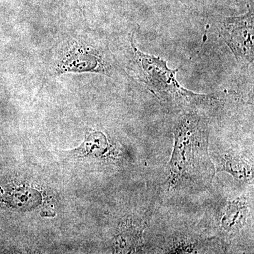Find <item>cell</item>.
<instances>
[{
	"mask_svg": "<svg viewBox=\"0 0 254 254\" xmlns=\"http://www.w3.org/2000/svg\"><path fill=\"white\" fill-rule=\"evenodd\" d=\"M194 1H198V2H205V1H215V0H194Z\"/></svg>",
	"mask_w": 254,
	"mask_h": 254,
	"instance_id": "52a82bcc",
	"label": "cell"
},
{
	"mask_svg": "<svg viewBox=\"0 0 254 254\" xmlns=\"http://www.w3.org/2000/svg\"><path fill=\"white\" fill-rule=\"evenodd\" d=\"M133 58L144 85L158 98L180 107L193 108L197 105L216 100L213 95H200L189 91L176 78L177 69H171L167 62L159 57L143 53L131 41Z\"/></svg>",
	"mask_w": 254,
	"mask_h": 254,
	"instance_id": "7a4b0ae2",
	"label": "cell"
},
{
	"mask_svg": "<svg viewBox=\"0 0 254 254\" xmlns=\"http://www.w3.org/2000/svg\"><path fill=\"white\" fill-rule=\"evenodd\" d=\"M88 152L95 155L103 154L106 151L107 140L101 133H95L88 138L86 143Z\"/></svg>",
	"mask_w": 254,
	"mask_h": 254,
	"instance_id": "8992f818",
	"label": "cell"
},
{
	"mask_svg": "<svg viewBox=\"0 0 254 254\" xmlns=\"http://www.w3.org/2000/svg\"><path fill=\"white\" fill-rule=\"evenodd\" d=\"M175 147L169 168V187H206L211 183L215 166L209 158L206 120L193 108L179 119L175 128Z\"/></svg>",
	"mask_w": 254,
	"mask_h": 254,
	"instance_id": "6da1fadb",
	"label": "cell"
},
{
	"mask_svg": "<svg viewBox=\"0 0 254 254\" xmlns=\"http://www.w3.org/2000/svg\"><path fill=\"white\" fill-rule=\"evenodd\" d=\"M248 212V202L244 197L229 202L224 209L220 230L222 245L225 249L230 247L240 229L245 226Z\"/></svg>",
	"mask_w": 254,
	"mask_h": 254,
	"instance_id": "277c9868",
	"label": "cell"
},
{
	"mask_svg": "<svg viewBox=\"0 0 254 254\" xmlns=\"http://www.w3.org/2000/svg\"><path fill=\"white\" fill-rule=\"evenodd\" d=\"M254 26L253 7L240 16L222 18L218 23L219 35L241 68L247 69L254 66Z\"/></svg>",
	"mask_w": 254,
	"mask_h": 254,
	"instance_id": "3957f363",
	"label": "cell"
},
{
	"mask_svg": "<svg viewBox=\"0 0 254 254\" xmlns=\"http://www.w3.org/2000/svg\"><path fill=\"white\" fill-rule=\"evenodd\" d=\"M217 172H227L240 182L253 180V163L239 155L227 153L219 159Z\"/></svg>",
	"mask_w": 254,
	"mask_h": 254,
	"instance_id": "5b68a950",
	"label": "cell"
}]
</instances>
